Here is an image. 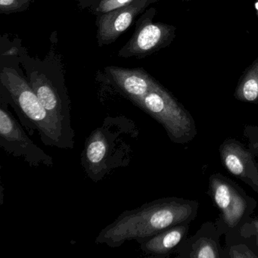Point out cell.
Instances as JSON below:
<instances>
[{
	"label": "cell",
	"instance_id": "obj_1",
	"mask_svg": "<svg viewBox=\"0 0 258 258\" xmlns=\"http://www.w3.org/2000/svg\"><path fill=\"white\" fill-rule=\"evenodd\" d=\"M199 208L196 200L179 197L156 199L122 213L100 231L96 242L115 248L126 241H137L176 225L191 223L197 217Z\"/></svg>",
	"mask_w": 258,
	"mask_h": 258
},
{
	"label": "cell",
	"instance_id": "obj_2",
	"mask_svg": "<svg viewBox=\"0 0 258 258\" xmlns=\"http://www.w3.org/2000/svg\"><path fill=\"white\" fill-rule=\"evenodd\" d=\"M139 134L131 119L107 117L102 126L89 136L81 154V165L87 177L99 182L117 169L127 167Z\"/></svg>",
	"mask_w": 258,
	"mask_h": 258
},
{
	"label": "cell",
	"instance_id": "obj_3",
	"mask_svg": "<svg viewBox=\"0 0 258 258\" xmlns=\"http://www.w3.org/2000/svg\"><path fill=\"white\" fill-rule=\"evenodd\" d=\"M1 84L22 123L31 131H38L43 144L60 149H74L75 143L66 137L48 114L29 83L16 71L4 69Z\"/></svg>",
	"mask_w": 258,
	"mask_h": 258
},
{
	"label": "cell",
	"instance_id": "obj_4",
	"mask_svg": "<svg viewBox=\"0 0 258 258\" xmlns=\"http://www.w3.org/2000/svg\"><path fill=\"white\" fill-rule=\"evenodd\" d=\"M208 194L220 211L214 223L221 235H225L226 244L240 239V229L256 210V201L220 173L210 176Z\"/></svg>",
	"mask_w": 258,
	"mask_h": 258
},
{
	"label": "cell",
	"instance_id": "obj_5",
	"mask_svg": "<svg viewBox=\"0 0 258 258\" xmlns=\"http://www.w3.org/2000/svg\"><path fill=\"white\" fill-rule=\"evenodd\" d=\"M134 104L164 128L172 143L185 145L197 135L189 111L158 82Z\"/></svg>",
	"mask_w": 258,
	"mask_h": 258
},
{
	"label": "cell",
	"instance_id": "obj_6",
	"mask_svg": "<svg viewBox=\"0 0 258 258\" xmlns=\"http://www.w3.org/2000/svg\"><path fill=\"white\" fill-rule=\"evenodd\" d=\"M0 146L10 155L23 158L32 167H52L54 164L52 157L27 135L3 99L0 106Z\"/></svg>",
	"mask_w": 258,
	"mask_h": 258
},
{
	"label": "cell",
	"instance_id": "obj_7",
	"mask_svg": "<svg viewBox=\"0 0 258 258\" xmlns=\"http://www.w3.org/2000/svg\"><path fill=\"white\" fill-rule=\"evenodd\" d=\"M155 9H150L137 22L135 33L126 44L119 51L120 57H144L163 48L174 40L176 27L167 24L154 23Z\"/></svg>",
	"mask_w": 258,
	"mask_h": 258
},
{
	"label": "cell",
	"instance_id": "obj_8",
	"mask_svg": "<svg viewBox=\"0 0 258 258\" xmlns=\"http://www.w3.org/2000/svg\"><path fill=\"white\" fill-rule=\"evenodd\" d=\"M29 84L48 114L55 120L66 137L75 143V131L72 126L70 105L66 93L50 79L41 74L31 75Z\"/></svg>",
	"mask_w": 258,
	"mask_h": 258
},
{
	"label": "cell",
	"instance_id": "obj_9",
	"mask_svg": "<svg viewBox=\"0 0 258 258\" xmlns=\"http://www.w3.org/2000/svg\"><path fill=\"white\" fill-rule=\"evenodd\" d=\"M224 168L258 194V163L253 153L241 142L226 139L219 148Z\"/></svg>",
	"mask_w": 258,
	"mask_h": 258
},
{
	"label": "cell",
	"instance_id": "obj_10",
	"mask_svg": "<svg viewBox=\"0 0 258 258\" xmlns=\"http://www.w3.org/2000/svg\"><path fill=\"white\" fill-rule=\"evenodd\" d=\"M158 0H134L124 7L102 13L98 20V42L99 46L110 44L130 28L134 19L149 4Z\"/></svg>",
	"mask_w": 258,
	"mask_h": 258
},
{
	"label": "cell",
	"instance_id": "obj_11",
	"mask_svg": "<svg viewBox=\"0 0 258 258\" xmlns=\"http://www.w3.org/2000/svg\"><path fill=\"white\" fill-rule=\"evenodd\" d=\"M220 236L214 222H205L194 235L179 244L175 253L179 258H223Z\"/></svg>",
	"mask_w": 258,
	"mask_h": 258
},
{
	"label": "cell",
	"instance_id": "obj_12",
	"mask_svg": "<svg viewBox=\"0 0 258 258\" xmlns=\"http://www.w3.org/2000/svg\"><path fill=\"white\" fill-rule=\"evenodd\" d=\"M190 223H182L147 238L137 240L141 251L149 257H168L176 253L179 244L188 236Z\"/></svg>",
	"mask_w": 258,
	"mask_h": 258
},
{
	"label": "cell",
	"instance_id": "obj_13",
	"mask_svg": "<svg viewBox=\"0 0 258 258\" xmlns=\"http://www.w3.org/2000/svg\"><path fill=\"white\" fill-rule=\"evenodd\" d=\"M106 70L119 91L133 103L144 96L158 83L141 69L108 67Z\"/></svg>",
	"mask_w": 258,
	"mask_h": 258
},
{
	"label": "cell",
	"instance_id": "obj_14",
	"mask_svg": "<svg viewBox=\"0 0 258 258\" xmlns=\"http://www.w3.org/2000/svg\"><path fill=\"white\" fill-rule=\"evenodd\" d=\"M234 97L240 102L258 105V58L243 72Z\"/></svg>",
	"mask_w": 258,
	"mask_h": 258
},
{
	"label": "cell",
	"instance_id": "obj_15",
	"mask_svg": "<svg viewBox=\"0 0 258 258\" xmlns=\"http://www.w3.org/2000/svg\"><path fill=\"white\" fill-rule=\"evenodd\" d=\"M250 238H240L226 244L223 247V258L258 257L257 247L251 248L249 245Z\"/></svg>",
	"mask_w": 258,
	"mask_h": 258
},
{
	"label": "cell",
	"instance_id": "obj_16",
	"mask_svg": "<svg viewBox=\"0 0 258 258\" xmlns=\"http://www.w3.org/2000/svg\"><path fill=\"white\" fill-rule=\"evenodd\" d=\"M243 136L247 140L249 150L258 158V126L246 124L243 129Z\"/></svg>",
	"mask_w": 258,
	"mask_h": 258
},
{
	"label": "cell",
	"instance_id": "obj_17",
	"mask_svg": "<svg viewBox=\"0 0 258 258\" xmlns=\"http://www.w3.org/2000/svg\"><path fill=\"white\" fill-rule=\"evenodd\" d=\"M30 0H0V11L2 13L21 11L28 7Z\"/></svg>",
	"mask_w": 258,
	"mask_h": 258
},
{
	"label": "cell",
	"instance_id": "obj_18",
	"mask_svg": "<svg viewBox=\"0 0 258 258\" xmlns=\"http://www.w3.org/2000/svg\"><path fill=\"white\" fill-rule=\"evenodd\" d=\"M240 238H254L258 236V218L250 217L240 229Z\"/></svg>",
	"mask_w": 258,
	"mask_h": 258
},
{
	"label": "cell",
	"instance_id": "obj_19",
	"mask_svg": "<svg viewBox=\"0 0 258 258\" xmlns=\"http://www.w3.org/2000/svg\"><path fill=\"white\" fill-rule=\"evenodd\" d=\"M134 0H101L98 12L99 13H108L111 10L124 7L134 2Z\"/></svg>",
	"mask_w": 258,
	"mask_h": 258
},
{
	"label": "cell",
	"instance_id": "obj_20",
	"mask_svg": "<svg viewBox=\"0 0 258 258\" xmlns=\"http://www.w3.org/2000/svg\"><path fill=\"white\" fill-rule=\"evenodd\" d=\"M255 10H256V15L258 16V0H255L254 2Z\"/></svg>",
	"mask_w": 258,
	"mask_h": 258
},
{
	"label": "cell",
	"instance_id": "obj_21",
	"mask_svg": "<svg viewBox=\"0 0 258 258\" xmlns=\"http://www.w3.org/2000/svg\"><path fill=\"white\" fill-rule=\"evenodd\" d=\"M255 239H256V247H257L258 248V236L255 237Z\"/></svg>",
	"mask_w": 258,
	"mask_h": 258
},
{
	"label": "cell",
	"instance_id": "obj_22",
	"mask_svg": "<svg viewBox=\"0 0 258 258\" xmlns=\"http://www.w3.org/2000/svg\"><path fill=\"white\" fill-rule=\"evenodd\" d=\"M183 1H186V2H188V1H194V0H183ZM238 1H241V0H238Z\"/></svg>",
	"mask_w": 258,
	"mask_h": 258
}]
</instances>
